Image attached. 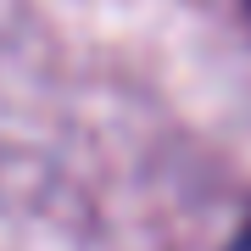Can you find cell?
<instances>
[{
	"instance_id": "obj_1",
	"label": "cell",
	"mask_w": 251,
	"mask_h": 251,
	"mask_svg": "<svg viewBox=\"0 0 251 251\" xmlns=\"http://www.w3.org/2000/svg\"><path fill=\"white\" fill-rule=\"evenodd\" d=\"M229 251H251V229H246V234H240V240H234Z\"/></svg>"
}]
</instances>
